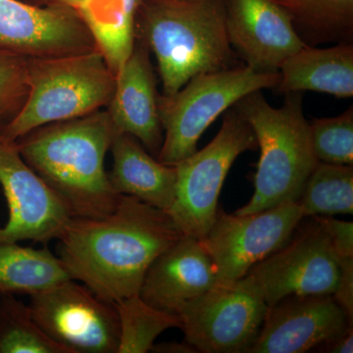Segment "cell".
<instances>
[{
  "label": "cell",
  "mask_w": 353,
  "mask_h": 353,
  "mask_svg": "<svg viewBox=\"0 0 353 353\" xmlns=\"http://www.w3.org/2000/svg\"><path fill=\"white\" fill-rule=\"evenodd\" d=\"M234 108L252 128L260 150L254 192L236 214L259 212L297 201L318 164L303 112V92L285 94L281 108L271 106L262 90L245 95Z\"/></svg>",
  "instance_id": "cell-4"
},
{
  "label": "cell",
  "mask_w": 353,
  "mask_h": 353,
  "mask_svg": "<svg viewBox=\"0 0 353 353\" xmlns=\"http://www.w3.org/2000/svg\"><path fill=\"white\" fill-rule=\"evenodd\" d=\"M116 75L99 48L28 59L27 97L6 124L2 136L11 141L39 128L83 117L108 106Z\"/></svg>",
  "instance_id": "cell-5"
},
{
  "label": "cell",
  "mask_w": 353,
  "mask_h": 353,
  "mask_svg": "<svg viewBox=\"0 0 353 353\" xmlns=\"http://www.w3.org/2000/svg\"><path fill=\"white\" fill-rule=\"evenodd\" d=\"M71 279L61 259L48 248L0 241V292L31 296Z\"/></svg>",
  "instance_id": "cell-21"
},
{
  "label": "cell",
  "mask_w": 353,
  "mask_h": 353,
  "mask_svg": "<svg viewBox=\"0 0 353 353\" xmlns=\"http://www.w3.org/2000/svg\"><path fill=\"white\" fill-rule=\"evenodd\" d=\"M183 236L168 212L121 194L105 217L72 218L58 257L73 280L115 303L139 294L150 265Z\"/></svg>",
  "instance_id": "cell-1"
},
{
  "label": "cell",
  "mask_w": 353,
  "mask_h": 353,
  "mask_svg": "<svg viewBox=\"0 0 353 353\" xmlns=\"http://www.w3.org/2000/svg\"><path fill=\"white\" fill-rule=\"evenodd\" d=\"M219 283L203 241L183 236L150 265L139 296L153 307L178 316Z\"/></svg>",
  "instance_id": "cell-16"
},
{
  "label": "cell",
  "mask_w": 353,
  "mask_h": 353,
  "mask_svg": "<svg viewBox=\"0 0 353 353\" xmlns=\"http://www.w3.org/2000/svg\"><path fill=\"white\" fill-rule=\"evenodd\" d=\"M95 48L94 39L78 11L0 0V50L27 58H48Z\"/></svg>",
  "instance_id": "cell-13"
},
{
  "label": "cell",
  "mask_w": 353,
  "mask_h": 353,
  "mask_svg": "<svg viewBox=\"0 0 353 353\" xmlns=\"http://www.w3.org/2000/svg\"><path fill=\"white\" fill-rule=\"evenodd\" d=\"M150 352L160 353H196V348L190 345L188 341H183V343H157L153 345Z\"/></svg>",
  "instance_id": "cell-31"
},
{
  "label": "cell",
  "mask_w": 353,
  "mask_h": 353,
  "mask_svg": "<svg viewBox=\"0 0 353 353\" xmlns=\"http://www.w3.org/2000/svg\"><path fill=\"white\" fill-rule=\"evenodd\" d=\"M259 148L250 125L236 108L224 114L214 139L176 164V199L170 214L183 236L202 240L214 222L218 199L236 158Z\"/></svg>",
  "instance_id": "cell-7"
},
{
  "label": "cell",
  "mask_w": 353,
  "mask_h": 353,
  "mask_svg": "<svg viewBox=\"0 0 353 353\" xmlns=\"http://www.w3.org/2000/svg\"><path fill=\"white\" fill-rule=\"evenodd\" d=\"M304 43H353V0H273Z\"/></svg>",
  "instance_id": "cell-22"
},
{
  "label": "cell",
  "mask_w": 353,
  "mask_h": 353,
  "mask_svg": "<svg viewBox=\"0 0 353 353\" xmlns=\"http://www.w3.org/2000/svg\"><path fill=\"white\" fill-rule=\"evenodd\" d=\"M350 319L333 294L290 296L269 306L246 353H303L343 333Z\"/></svg>",
  "instance_id": "cell-14"
},
{
  "label": "cell",
  "mask_w": 353,
  "mask_h": 353,
  "mask_svg": "<svg viewBox=\"0 0 353 353\" xmlns=\"http://www.w3.org/2000/svg\"><path fill=\"white\" fill-rule=\"evenodd\" d=\"M279 81L280 73H260L241 63L199 74L175 94H159L164 139L157 159L175 166L194 154L202 134L220 115L250 92L275 90Z\"/></svg>",
  "instance_id": "cell-6"
},
{
  "label": "cell",
  "mask_w": 353,
  "mask_h": 353,
  "mask_svg": "<svg viewBox=\"0 0 353 353\" xmlns=\"http://www.w3.org/2000/svg\"><path fill=\"white\" fill-rule=\"evenodd\" d=\"M44 6H60L69 7L76 11H80L85 0H41Z\"/></svg>",
  "instance_id": "cell-32"
},
{
  "label": "cell",
  "mask_w": 353,
  "mask_h": 353,
  "mask_svg": "<svg viewBox=\"0 0 353 353\" xmlns=\"http://www.w3.org/2000/svg\"><path fill=\"white\" fill-rule=\"evenodd\" d=\"M0 353H69L48 338L29 305L15 294L0 292Z\"/></svg>",
  "instance_id": "cell-25"
},
{
  "label": "cell",
  "mask_w": 353,
  "mask_h": 353,
  "mask_svg": "<svg viewBox=\"0 0 353 353\" xmlns=\"http://www.w3.org/2000/svg\"><path fill=\"white\" fill-rule=\"evenodd\" d=\"M311 143L318 161L353 165V106L331 118L309 122Z\"/></svg>",
  "instance_id": "cell-26"
},
{
  "label": "cell",
  "mask_w": 353,
  "mask_h": 353,
  "mask_svg": "<svg viewBox=\"0 0 353 353\" xmlns=\"http://www.w3.org/2000/svg\"><path fill=\"white\" fill-rule=\"evenodd\" d=\"M299 226L277 252L246 274L257 285L267 305L290 296L333 294L340 262L328 236L313 217Z\"/></svg>",
  "instance_id": "cell-11"
},
{
  "label": "cell",
  "mask_w": 353,
  "mask_h": 353,
  "mask_svg": "<svg viewBox=\"0 0 353 353\" xmlns=\"http://www.w3.org/2000/svg\"><path fill=\"white\" fill-rule=\"evenodd\" d=\"M269 306L252 279L222 283L179 313L185 341L202 353H246Z\"/></svg>",
  "instance_id": "cell-8"
},
{
  "label": "cell",
  "mask_w": 353,
  "mask_h": 353,
  "mask_svg": "<svg viewBox=\"0 0 353 353\" xmlns=\"http://www.w3.org/2000/svg\"><path fill=\"white\" fill-rule=\"evenodd\" d=\"M134 37L157 59L163 95L243 63L228 38L224 0H139Z\"/></svg>",
  "instance_id": "cell-3"
},
{
  "label": "cell",
  "mask_w": 353,
  "mask_h": 353,
  "mask_svg": "<svg viewBox=\"0 0 353 353\" xmlns=\"http://www.w3.org/2000/svg\"><path fill=\"white\" fill-rule=\"evenodd\" d=\"M303 219L297 201L282 202L245 215L228 214L218 208L202 241L220 282L245 277L254 265L282 248Z\"/></svg>",
  "instance_id": "cell-10"
},
{
  "label": "cell",
  "mask_w": 353,
  "mask_h": 353,
  "mask_svg": "<svg viewBox=\"0 0 353 353\" xmlns=\"http://www.w3.org/2000/svg\"><path fill=\"white\" fill-rule=\"evenodd\" d=\"M115 306L120 323L118 353L150 352L157 336L164 331L181 328L179 316L153 307L139 294L120 299Z\"/></svg>",
  "instance_id": "cell-24"
},
{
  "label": "cell",
  "mask_w": 353,
  "mask_h": 353,
  "mask_svg": "<svg viewBox=\"0 0 353 353\" xmlns=\"http://www.w3.org/2000/svg\"><path fill=\"white\" fill-rule=\"evenodd\" d=\"M339 262L340 274L333 296L350 319L353 320V259H341Z\"/></svg>",
  "instance_id": "cell-29"
},
{
  "label": "cell",
  "mask_w": 353,
  "mask_h": 353,
  "mask_svg": "<svg viewBox=\"0 0 353 353\" xmlns=\"http://www.w3.org/2000/svg\"><path fill=\"white\" fill-rule=\"evenodd\" d=\"M28 59L0 50V125L2 120H10L19 111L27 97Z\"/></svg>",
  "instance_id": "cell-27"
},
{
  "label": "cell",
  "mask_w": 353,
  "mask_h": 353,
  "mask_svg": "<svg viewBox=\"0 0 353 353\" xmlns=\"http://www.w3.org/2000/svg\"><path fill=\"white\" fill-rule=\"evenodd\" d=\"M34 321L69 353H118L120 323L109 303L76 280H67L30 296Z\"/></svg>",
  "instance_id": "cell-9"
},
{
  "label": "cell",
  "mask_w": 353,
  "mask_h": 353,
  "mask_svg": "<svg viewBox=\"0 0 353 353\" xmlns=\"http://www.w3.org/2000/svg\"><path fill=\"white\" fill-rule=\"evenodd\" d=\"M321 224L339 259H353V223L334 218V216H314Z\"/></svg>",
  "instance_id": "cell-28"
},
{
  "label": "cell",
  "mask_w": 353,
  "mask_h": 353,
  "mask_svg": "<svg viewBox=\"0 0 353 353\" xmlns=\"http://www.w3.org/2000/svg\"><path fill=\"white\" fill-rule=\"evenodd\" d=\"M279 94L317 92L339 99L353 97V43L319 48L305 46L281 65Z\"/></svg>",
  "instance_id": "cell-19"
},
{
  "label": "cell",
  "mask_w": 353,
  "mask_h": 353,
  "mask_svg": "<svg viewBox=\"0 0 353 353\" xmlns=\"http://www.w3.org/2000/svg\"><path fill=\"white\" fill-rule=\"evenodd\" d=\"M108 111L39 128L16 141L30 166L73 217H105L117 206L104 162L115 136Z\"/></svg>",
  "instance_id": "cell-2"
},
{
  "label": "cell",
  "mask_w": 353,
  "mask_h": 353,
  "mask_svg": "<svg viewBox=\"0 0 353 353\" xmlns=\"http://www.w3.org/2000/svg\"><path fill=\"white\" fill-rule=\"evenodd\" d=\"M139 3V0H85L79 11L115 75L134 48Z\"/></svg>",
  "instance_id": "cell-20"
},
{
  "label": "cell",
  "mask_w": 353,
  "mask_h": 353,
  "mask_svg": "<svg viewBox=\"0 0 353 353\" xmlns=\"http://www.w3.org/2000/svg\"><path fill=\"white\" fill-rule=\"evenodd\" d=\"M303 218L353 214V165L318 162L297 199Z\"/></svg>",
  "instance_id": "cell-23"
},
{
  "label": "cell",
  "mask_w": 353,
  "mask_h": 353,
  "mask_svg": "<svg viewBox=\"0 0 353 353\" xmlns=\"http://www.w3.org/2000/svg\"><path fill=\"white\" fill-rule=\"evenodd\" d=\"M157 75L150 51L136 39L129 58L116 73L108 112L116 134H131L157 158L163 143Z\"/></svg>",
  "instance_id": "cell-17"
},
{
  "label": "cell",
  "mask_w": 353,
  "mask_h": 353,
  "mask_svg": "<svg viewBox=\"0 0 353 353\" xmlns=\"http://www.w3.org/2000/svg\"><path fill=\"white\" fill-rule=\"evenodd\" d=\"M314 352L327 353L353 352V326L324 341L315 348Z\"/></svg>",
  "instance_id": "cell-30"
},
{
  "label": "cell",
  "mask_w": 353,
  "mask_h": 353,
  "mask_svg": "<svg viewBox=\"0 0 353 353\" xmlns=\"http://www.w3.org/2000/svg\"><path fill=\"white\" fill-rule=\"evenodd\" d=\"M0 185L9 217L0 227V241L46 243L64 233L71 215L59 196L25 161L16 141L0 132Z\"/></svg>",
  "instance_id": "cell-12"
},
{
  "label": "cell",
  "mask_w": 353,
  "mask_h": 353,
  "mask_svg": "<svg viewBox=\"0 0 353 353\" xmlns=\"http://www.w3.org/2000/svg\"><path fill=\"white\" fill-rule=\"evenodd\" d=\"M109 181L118 194L129 196L170 213L176 199V166L152 157L131 134H115Z\"/></svg>",
  "instance_id": "cell-18"
},
{
  "label": "cell",
  "mask_w": 353,
  "mask_h": 353,
  "mask_svg": "<svg viewBox=\"0 0 353 353\" xmlns=\"http://www.w3.org/2000/svg\"><path fill=\"white\" fill-rule=\"evenodd\" d=\"M230 43L239 59L260 73H279L290 55L307 46L273 0H224Z\"/></svg>",
  "instance_id": "cell-15"
}]
</instances>
